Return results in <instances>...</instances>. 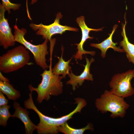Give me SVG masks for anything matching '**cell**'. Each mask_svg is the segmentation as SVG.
I'll list each match as a JSON object with an SVG mask.
<instances>
[{"instance_id": "cell-11", "label": "cell", "mask_w": 134, "mask_h": 134, "mask_svg": "<svg viewBox=\"0 0 134 134\" xmlns=\"http://www.w3.org/2000/svg\"><path fill=\"white\" fill-rule=\"evenodd\" d=\"M15 112L11 117L17 118L20 119L24 123L26 134H32L36 130L37 126L31 121L29 117V112L26 108H23L19 103L15 101L13 104Z\"/></svg>"}, {"instance_id": "cell-18", "label": "cell", "mask_w": 134, "mask_h": 134, "mask_svg": "<svg viewBox=\"0 0 134 134\" xmlns=\"http://www.w3.org/2000/svg\"><path fill=\"white\" fill-rule=\"evenodd\" d=\"M2 4L9 14L10 13V9L16 11L19 9L21 4L19 3H14L11 2L9 0H1Z\"/></svg>"}, {"instance_id": "cell-16", "label": "cell", "mask_w": 134, "mask_h": 134, "mask_svg": "<svg viewBox=\"0 0 134 134\" xmlns=\"http://www.w3.org/2000/svg\"><path fill=\"white\" fill-rule=\"evenodd\" d=\"M93 130V125L91 123H88L87 125L84 127L77 129L70 127L67 122L61 125L58 129L59 132L65 134H83L86 130L92 131Z\"/></svg>"}, {"instance_id": "cell-12", "label": "cell", "mask_w": 134, "mask_h": 134, "mask_svg": "<svg viewBox=\"0 0 134 134\" xmlns=\"http://www.w3.org/2000/svg\"><path fill=\"white\" fill-rule=\"evenodd\" d=\"M118 26V25H114L113 27L111 33L109 34V36L100 43H92L90 44L91 46L100 50L101 51L100 55L103 58L105 57L106 52L109 48L113 49L115 51L119 52H124L122 49L116 46V45L117 44V43H114L112 41V36Z\"/></svg>"}, {"instance_id": "cell-7", "label": "cell", "mask_w": 134, "mask_h": 134, "mask_svg": "<svg viewBox=\"0 0 134 134\" xmlns=\"http://www.w3.org/2000/svg\"><path fill=\"white\" fill-rule=\"evenodd\" d=\"M63 15L60 12H58L54 22L49 25H45L40 23L36 24L31 23L29 26L33 31H36V35L42 36L43 39H47L50 41L53 35L57 34H62L67 31L77 32V28L67 26H63L60 24V20Z\"/></svg>"}, {"instance_id": "cell-6", "label": "cell", "mask_w": 134, "mask_h": 134, "mask_svg": "<svg viewBox=\"0 0 134 134\" xmlns=\"http://www.w3.org/2000/svg\"><path fill=\"white\" fill-rule=\"evenodd\" d=\"M134 78V69H130L121 73L114 75L109 83L112 93L123 98H126L134 94V88L131 81Z\"/></svg>"}, {"instance_id": "cell-8", "label": "cell", "mask_w": 134, "mask_h": 134, "mask_svg": "<svg viewBox=\"0 0 134 134\" xmlns=\"http://www.w3.org/2000/svg\"><path fill=\"white\" fill-rule=\"evenodd\" d=\"M6 10L0 3V45L6 49L14 46L16 42L15 36L11 32L7 18L5 17Z\"/></svg>"}, {"instance_id": "cell-5", "label": "cell", "mask_w": 134, "mask_h": 134, "mask_svg": "<svg viewBox=\"0 0 134 134\" xmlns=\"http://www.w3.org/2000/svg\"><path fill=\"white\" fill-rule=\"evenodd\" d=\"M13 27L15 41L21 44L31 52L37 65L44 70L49 67L46 59V56L49 54L47 45L48 40L45 39L44 42L41 44L36 45H34L25 38L24 36L27 33L26 29L24 28L20 29L17 27L16 23Z\"/></svg>"}, {"instance_id": "cell-19", "label": "cell", "mask_w": 134, "mask_h": 134, "mask_svg": "<svg viewBox=\"0 0 134 134\" xmlns=\"http://www.w3.org/2000/svg\"><path fill=\"white\" fill-rule=\"evenodd\" d=\"M8 100L4 96L3 94L0 91V106L7 104Z\"/></svg>"}, {"instance_id": "cell-21", "label": "cell", "mask_w": 134, "mask_h": 134, "mask_svg": "<svg viewBox=\"0 0 134 134\" xmlns=\"http://www.w3.org/2000/svg\"><path fill=\"white\" fill-rule=\"evenodd\" d=\"M38 0H31L30 4H33L37 1Z\"/></svg>"}, {"instance_id": "cell-17", "label": "cell", "mask_w": 134, "mask_h": 134, "mask_svg": "<svg viewBox=\"0 0 134 134\" xmlns=\"http://www.w3.org/2000/svg\"><path fill=\"white\" fill-rule=\"evenodd\" d=\"M10 107L7 104L0 106V125L6 126L7 120L11 116L9 111Z\"/></svg>"}, {"instance_id": "cell-15", "label": "cell", "mask_w": 134, "mask_h": 134, "mask_svg": "<svg viewBox=\"0 0 134 134\" xmlns=\"http://www.w3.org/2000/svg\"><path fill=\"white\" fill-rule=\"evenodd\" d=\"M9 82L0 80V91L6 95L9 100L16 101L20 97L21 94Z\"/></svg>"}, {"instance_id": "cell-1", "label": "cell", "mask_w": 134, "mask_h": 134, "mask_svg": "<svg viewBox=\"0 0 134 134\" xmlns=\"http://www.w3.org/2000/svg\"><path fill=\"white\" fill-rule=\"evenodd\" d=\"M29 98L24 102V105L27 109H32L39 117L40 121L37 126L36 130L38 134H58V127L62 124L72 118L75 114L81 112L82 109L86 105V100L83 98H77L75 99V103L77 105L74 109L66 115L58 118H54L46 116L37 109L34 102L32 94H29Z\"/></svg>"}, {"instance_id": "cell-14", "label": "cell", "mask_w": 134, "mask_h": 134, "mask_svg": "<svg viewBox=\"0 0 134 134\" xmlns=\"http://www.w3.org/2000/svg\"><path fill=\"white\" fill-rule=\"evenodd\" d=\"M64 50V48L62 45L61 48V56L60 57H56L58 59L59 61L54 67L52 69V70L54 73L58 75H62L63 78H64L67 75H68L70 73L69 71L71 67L69 64L72 57L68 61H66L63 58Z\"/></svg>"}, {"instance_id": "cell-10", "label": "cell", "mask_w": 134, "mask_h": 134, "mask_svg": "<svg viewBox=\"0 0 134 134\" xmlns=\"http://www.w3.org/2000/svg\"><path fill=\"white\" fill-rule=\"evenodd\" d=\"M86 64L84 66V68L82 72L79 75L74 74L71 70L70 73L68 75L70 79L67 82V85L68 84L72 86V89L73 91L76 90V87H78V85L81 86L84 83L85 80L93 81V75L90 72V67L91 63L95 61L94 58H92L90 60L86 57Z\"/></svg>"}, {"instance_id": "cell-22", "label": "cell", "mask_w": 134, "mask_h": 134, "mask_svg": "<svg viewBox=\"0 0 134 134\" xmlns=\"http://www.w3.org/2000/svg\"></svg>"}, {"instance_id": "cell-9", "label": "cell", "mask_w": 134, "mask_h": 134, "mask_svg": "<svg viewBox=\"0 0 134 134\" xmlns=\"http://www.w3.org/2000/svg\"><path fill=\"white\" fill-rule=\"evenodd\" d=\"M76 22L81 30L82 36L80 42L78 44H75L77 46V49L78 50L74 57L76 59L81 60L82 59V55L83 54H90L93 56L96 54V52L95 51H86L83 48V44L87 39H92L94 38L93 37H90L89 36L90 32L92 31L95 32L102 31L103 27L99 29H93L89 28L85 24L84 16H82L77 18Z\"/></svg>"}, {"instance_id": "cell-3", "label": "cell", "mask_w": 134, "mask_h": 134, "mask_svg": "<svg viewBox=\"0 0 134 134\" xmlns=\"http://www.w3.org/2000/svg\"><path fill=\"white\" fill-rule=\"evenodd\" d=\"M95 104L98 111L103 114L110 112L112 118H123L129 107L124 98L107 90L96 100Z\"/></svg>"}, {"instance_id": "cell-4", "label": "cell", "mask_w": 134, "mask_h": 134, "mask_svg": "<svg viewBox=\"0 0 134 134\" xmlns=\"http://www.w3.org/2000/svg\"><path fill=\"white\" fill-rule=\"evenodd\" d=\"M30 59L29 51L23 45L16 46L0 56V71L7 73L15 71L31 64Z\"/></svg>"}, {"instance_id": "cell-13", "label": "cell", "mask_w": 134, "mask_h": 134, "mask_svg": "<svg viewBox=\"0 0 134 134\" xmlns=\"http://www.w3.org/2000/svg\"><path fill=\"white\" fill-rule=\"evenodd\" d=\"M124 18L125 20L124 24H122V30L121 34L123 37L122 40L119 43V45L122 47V49L126 54V57L129 62H131L134 65V44L130 42L127 36L125 27L127 22L126 20L125 15Z\"/></svg>"}, {"instance_id": "cell-20", "label": "cell", "mask_w": 134, "mask_h": 134, "mask_svg": "<svg viewBox=\"0 0 134 134\" xmlns=\"http://www.w3.org/2000/svg\"><path fill=\"white\" fill-rule=\"evenodd\" d=\"M0 80L3 81H5L9 82V79L4 77L0 72Z\"/></svg>"}, {"instance_id": "cell-2", "label": "cell", "mask_w": 134, "mask_h": 134, "mask_svg": "<svg viewBox=\"0 0 134 134\" xmlns=\"http://www.w3.org/2000/svg\"><path fill=\"white\" fill-rule=\"evenodd\" d=\"M52 51H50V63L49 70L45 69L40 74L42 79L41 82L36 88L33 87L30 84L29 85L31 92L35 91L37 94L36 101L41 103L44 100H49L50 96H58L63 92V84L61 80L63 78L60 76L54 73L52 68Z\"/></svg>"}]
</instances>
